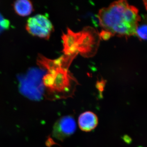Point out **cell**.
Returning a JSON list of instances; mask_svg holds the SVG:
<instances>
[{"mask_svg": "<svg viewBox=\"0 0 147 147\" xmlns=\"http://www.w3.org/2000/svg\"><path fill=\"white\" fill-rule=\"evenodd\" d=\"M98 18L103 30L113 36L127 38L134 35L141 21L138 9L126 1L114 2L98 11Z\"/></svg>", "mask_w": 147, "mask_h": 147, "instance_id": "obj_1", "label": "cell"}, {"mask_svg": "<svg viewBox=\"0 0 147 147\" xmlns=\"http://www.w3.org/2000/svg\"><path fill=\"white\" fill-rule=\"evenodd\" d=\"M62 39L64 55L80 54L84 57L90 58L97 53L101 38L95 29L87 26L78 32L67 28L66 33H63Z\"/></svg>", "mask_w": 147, "mask_h": 147, "instance_id": "obj_2", "label": "cell"}, {"mask_svg": "<svg viewBox=\"0 0 147 147\" xmlns=\"http://www.w3.org/2000/svg\"><path fill=\"white\" fill-rule=\"evenodd\" d=\"M70 66L63 64L48 71L42 78V84L55 98H71L79 83L69 70Z\"/></svg>", "mask_w": 147, "mask_h": 147, "instance_id": "obj_3", "label": "cell"}, {"mask_svg": "<svg viewBox=\"0 0 147 147\" xmlns=\"http://www.w3.org/2000/svg\"><path fill=\"white\" fill-rule=\"evenodd\" d=\"M26 29L30 34L45 39H49L54 31L53 24L47 16L37 14L27 21Z\"/></svg>", "mask_w": 147, "mask_h": 147, "instance_id": "obj_4", "label": "cell"}, {"mask_svg": "<svg viewBox=\"0 0 147 147\" xmlns=\"http://www.w3.org/2000/svg\"><path fill=\"white\" fill-rule=\"evenodd\" d=\"M76 129V121L71 116L62 117L53 126V136L56 139L62 141L75 132Z\"/></svg>", "mask_w": 147, "mask_h": 147, "instance_id": "obj_5", "label": "cell"}, {"mask_svg": "<svg viewBox=\"0 0 147 147\" xmlns=\"http://www.w3.org/2000/svg\"><path fill=\"white\" fill-rule=\"evenodd\" d=\"M78 123L81 130L89 132L93 130L97 126L98 118L94 113L91 111H86L79 116Z\"/></svg>", "mask_w": 147, "mask_h": 147, "instance_id": "obj_6", "label": "cell"}, {"mask_svg": "<svg viewBox=\"0 0 147 147\" xmlns=\"http://www.w3.org/2000/svg\"><path fill=\"white\" fill-rule=\"evenodd\" d=\"M13 9L19 16H26L30 14L33 10L32 4L28 0H19L13 3Z\"/></svg>", "mask_w": 147, "mask_h": 147, "instance_id": "obj_7", "label": "cell"}, {"mask_svg": "<svg viewBox=\"0 0 147 147\" xmlns=\"http://www.w3.org/2000/svg\"><path fill=\"white\" fill-rule=\"evenodd\" d=\"M135 35L141 40H146L147 39V25L146 24L139 25L137 27Z\"/></svg>", "mask_w": 147, "mask_h": 147, "instance_id": "obj_8", "label": "cell"}, {"mask_svg": "<svg viewBox=\"0 0 147 147\" xmlns=\"http://www.w3.org/2000/svg\"><path fill=\"white\" fill-rule=\"evenodd\" d=\"M10 25L9 21L5 19L0 13V34L9 28Z\"/></svg>", "mask_w": 147, "mask_h": 147, "instance_id": "obj_9", "label": "cell"}, {"mask_svg": "<svg viewBox=\"0 0 147 147\" xmlns=\"http://www.w3.org/2000/svg\"><path fill=\"white\" fill-rule=\"evenodd\" d=\"M100 35V38L103 40L109 39L113 35L111 33H110L109 32L106 31L104 30H102V31L100 32V34H99Z\"/></svg>", "mask_w": 147, "mask_h": 147, "instance_id": "obj_10", "label": "cell"}, {"mask_svg": "<svg viewBox=\"0 0 147 147\" xmlns=\"http://www.w3.org/2000/svg\"><path fill=\"white\" fill-rule=\"evenodd\" d=\"M105 83L104 82H98L96 84V88L100 92H102L104 90L105 87Z\"/></svg>", "mask_w": 147, "mask_h": 147, "instance_id": "obj_11", "label": "cell"}, {"mask_svg": "<svg viewBox=\"0 0 147 147\" xmlns=\"http://www.w3.org/2000/svg\"><path fill=\"white\" fill-rule=\"evenodd\" d=\"M124 140L125 141L126 143H130L131 142V139L130 137H128L127 135H125L123 137Z\"/></svg>", "mask_w": 147, "mask_h": 147, "instance_id": "obj_12", "label": "cell"}]
</instances>
